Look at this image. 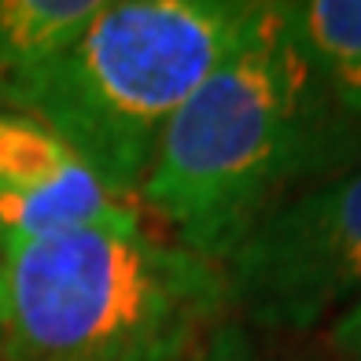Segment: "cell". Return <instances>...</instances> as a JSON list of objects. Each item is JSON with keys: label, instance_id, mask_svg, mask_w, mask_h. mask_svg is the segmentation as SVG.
<instances>
[{"label": "cell", "instance_id": "1", "mask_svg": "<svg viewBox=\"0 0 361 361\" xmlns=\"http://www.w3.org/2000/svg\"><path fill=\"white\" fill-rule=\"evenodd\" d=\"M357 162L361 122L324 89L284 0H262L243 44L159 137L137 203L173 243L225 266L276 207Z\"/></svg>", "mask_w": 361, "mask_h": 361}, {"label": "cell", "instance_id": "2", "mask_svg": "<svg viewBox=\"0 0 361 361\" xmlns=\"http://www.w3.org/2000/svg\"><path fill=\"white\" fill-rule=\"evenodd\" d=\"M228 317L225 269L144 221L0 247V361H195Z\"/></svg>", "mask_w": 361, "mask_h": 361}, {"label": "cell", "instance_id": "3", "mask_svg": "<svg viewBox=\"0 0 361 361\" xmlns=\"http://www.w3.org/2000/svg\"><path fill=\"white\" fill-rule=\"evenodd\" d=\"M258 11L262 0H104L19 114L137 200L170 118L243 44Z\"/></svg>", "mask_w": 361, "mask_h": 361}, {"label": "cell", "instance_id": "4", "mask_svg": "<svg viewBox=\"0 0 361 361\" xmlns=\"http://www.w3.org/2000/svg\"><path fill=\"white\" fill-rule=\"evenodd\" d=\"M221 269L233 317L247 328H328L361 299V162L276 207Z\"/></svg>", "mask_w": 361, "mask_h": 361}, {"label": "cell", "instance_id": "5", "mask_svg": "<svg viewBox=\"0 0 361 361\" xmlns=\"http://www.w3.org/2000/svg\"><path fill=\"white\" fill-rule=\"evenodd\" d=\"M133 221H144L140 203L111 192L71 144L30 114L0 111V247Z\"/></svg>", "mask_w": 361, "mask_h": 361}, {"label": "cell", "instance_id": "6", "mask_svg": "<svg viewBox=\"0 0 361 361\" xmlns=\"http://www.w3.org/2000/svg\"><path fill=\"white\" fill-rule=\"evenodd\" d=\"M104 0H0V111H23Z\"/></svg>", "mask_w": 361, "mask_h": 361}, {"label": "cell", "instance_id": "7", "mask_svg": "<svg viewBox=\"0 0 361 361\" xmlns=\"http://www.w3.org/2000/svg\"><path fill=\"white\" fill-rule=\"evenodd\" d=\"M284 19L332 100L361 122V0H284Z\"/></svg>", "mask_w": 361, "mask_h": 361}, {"label": "cell", "instance_id": "8", "mask_svg": "<svg viewBox=\"0 0 361 361\" xmlns=\"http://www.w3.org/2000/svg\"><path fill=\"white\" fill-rule=\"evenodd\" d=\"M195 361H321V357H310L288 347V343H276V336L269 332H258V328H247L243 321L228 317Z\"/></svg>", "mask_w": 361, "mask_h": 361}, {"label": "cell", "instance_id": "9", "mask_svg": "<svg viewBox=\"0 0 361 361\" xmlns=\"http://www.w3.org/2000/svg\"><path fill=\"white\" fill-rule=\"evenodd\" d=\"M328 350L339 361H361V299L324 328Z\"/></svg>", "mask_w": 361, "mask_h": 361}]
</instances>
